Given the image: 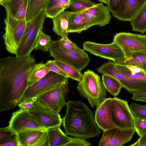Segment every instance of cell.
<instances>
[{
    "label": "cell",
    "instance_id": "obj_36",
    "mask_svg": "<svg viewBox=\"0 0 146 146\" xmlns=\"http://www.w3.org/2000/svg\"><path fill=\"white\" fill-rule=\"evenodd\" d=\"M59 41L62 45L65 48L75 52H85L81 49L74 43L68 38L65 39L61 38Z\"/></svg>",
    "mask_w": 146,
    "mask_h": 146
},
{
    "label": "cell",
    "instance_id": "obj_37",
    "mask_svg": "<svg viewBox=\"0 0 146 146\" xmlns=\"http://www.w3.org/2000/svg\"><path fill=\"white\" fill-rule=\"evenodd\" d=\"M92 144L86 139L80 137H72L71 140L65 146H90Z\"/></svg>",
    "mask_w": 146,
    "mask_h": 146
},
{
    "label": "cell",
    "instance_id": "obj_31",
    "mask_svg": "<svg viewBox=\"0 0 146 146\" xmlns=\"http://www.w3.org/2000/svg\"><path fill=\"white\" fill-rule=\"evenodd\" d=\"M96 4L90 0H71L68 9L72 11H78L86 10Z\"/></svg>",
    "mask_w": 146,
    "mask_h": 146
},
{
    "label": "cell",
    "instance_id": "obj_20",
    "mask_svg": "<svg viewBox=\"0 0 146 146\" xmlns=\"http://www.w3.org/2000/svg\"><path fill=\"white\" fill-rule=\"evenodd\" d=\"M85 10L68 11L69 33H80L87 30Z\"/></svg>",
    "mask_w": 146,
    "mask_h": 146
},
{
    "label": "cell",
    "instance_id": "obj_44",
    "mask_svg": "<svg viewBox=\"0 0 146 146\" xmlns=\"http://www.w3.org/2000/svg\"><path fill=\"white\" fill-rule=\"evenodd\" d=\"M62 0H47L44 9L46 12L56 5Z\"/></svg>",
    "mask_w": 146,
    "mask_h": 146
},
{
    "label": "cell",
    "instance_id": "obj_12",
    "mask_svg": "<svg viewBox=\"0 0 146 146\" xmlns=\"http://www.w3.org/2000/svg\"><path fill=\"white\" fill-rule=\"evenodd\" d=\"M9 123V128L16 133L24 130L48 129L27 110L21 108L13 113Z\"/></svg>",
    "mask_w": 146,
    "mask_h": 146
},
{
    "label": "cell",
    "instance_id": "obj_32",
    "mask_svg": "<svg viewBox=\"0 0 146 146\" xmlns=\"http://www.w3.org/2000/svg\"><path fill=\"white\" fill-rule=\"evenodd\" d=\"M24 0H7L0 3L5 9L6 13L15 17L20 6Z\"/></svg>",
    "mask_w": 146,
    "mask_h": 146
},
{
    "label": "cell",
    "instance_id": "obj_48",
    "mask_svg": "<svg viewBox=\"0 0 146 146\" xmlns=\"http://www.w3.org/2000/svg\"><path fill=\"white\" fill-rule=\"evenodd\" d=\"M6 0H0V3H3Z\"/></svg>",
    "mask_w": 146,
    "mask_h": 146
},
{
    "label": "cell",
    "instance_id": "obj_42",
    "mask_svg": "<svg viewBox=\"0 0 146 146\" xmlns=\"http://www.w3.org/2000/svg\"><path fill=\"white\" fill-rule=\"evenodd\" d=\"M122 0H110L109 5H107L110 12L112 14L117 11Z\"/></svg>",
    "mask_w": 146,
    "mask_h": 146
},
{
    "label": "cell",
    "instance_id": "obj_15",
    "mask_svg": "<svg viewBox=\"0 0 146 146\" xmlns=\"http://www.w3.org/2000/svg\"><path fill=\"white\" fill-rule=\"evenodd\" d=\"M27 110L47 129L60 126L62 123L59 113L34 102L33 105Z\"/></svg>",
    "mask_w": 146,
    "mask_h": 146
},
{
    "label": "cell",
    "instance_id": "obj_46",
    "mask_svg": "<svg viewBox=\"0 0 146 146\" xmlns=\"http://www.w3.org/2000/svg\"><path fill=\"white\" fill-rule=\"evenodd\" d=\"M33 104L34 102L29 101L19 103L18 105L20 108L27 110L30 108Z\"/></svg>",
    "mask_w": 146,
    "mask_h": 146
},
{
    "label": "cell",
    "instance_id": "obj_45",
    "mask_svg": "<svg viewBox=\"0 0 146 146\" xmlns=\"http://www.w3.org/2000/svg\"><path fill=\"white\" fill-rule=\"evenodd\" d=\"M129 146H146V134L140 137L138 140Z\"/></svg>",
    "mask_w": 146,
    "mask_h": 146
},
{
    "label": "cell",
    "instance_id": "obj_33",
    "mask_svg": "<svg viewBox=\"0 0 146 146\" xmlns=\"http://www.w3.org/2000/svg\"><path fill=\"white\" fill-rule=\"evenodd\" d=\"M71 0H62L55 7L45 12L46 17L52 19L59 13L68 9Z\"/></svg>",
    "mask_w": 146,
    "mask_h": 146
},
{
    "label": "cell",
    "instance_id": "obj_3",
    "mask_svg": "<svg viewBox=\"0 0 146 146\" xmlns=\"http://www.w3.org/2000/svg\"><path fill=\"white\" fill-rule=\"evenodd\" d=\"M77 89L92 107H97L106 98L107 92L100 77L92 70H88L84 72Z\"/></svg>",
    "mask_w": 146,
    "mask_h": 146
},
{
    "label": "cell",
    "instance_id": "obj_43",
    "mask_svg": "<svg viewBox=\"0 0 146 146\" xmlns=\"http://www.w3.org/2000/svg\"><path fill=\"white\" fill-rule=\"evenodd\" d=\"M131 99L136 101L146 102V92L133 94Z\"/></svg>",
    "mask_w": 146,
    "mask_h": 146
},
{
    "label": "cell",
    "instance_id": "obj_21",
    "mask_svg": "<svg viewBox=\"0 0 146 146\" xmlns=\"http://www.w3.org/2000/svg\"><path fill=\"white\" fill-rule=\"evenodd\" d=\"M53 31L63 39L68 38V11H65L52 19Z\"/></svg>",
    "mask_w": 146,
    "mask_h": 146
},
{
    "label": "cell",
    "instance_id": "obj_27",
    "mask_svg": "<svg viewBox=\"0 0 146 146\" xmlns=\"http://www.w3.org/2000/svg\"><path fill=\"white\" fill-rule=\"evenodd\" d=\"M47 0H28L25 16L27 21H29L42 9Z\"/></svg>",
    "mask_w": 146,
    "mask_h": 146
},
{
    "label": "cell",
    "instance_id": "obj_41",
    "mask_svg": "<svg viewBox=\"0 0 146 146\" xmlns=\"http://www.w3.org/2000/svg\"><path fill=\"white\" fill-rule=\"evenodd\" d=\"M0 146H19L17 135L0 141Z\"/></svg>",
    "mask_w": 146,
    "mask_h": 146
},
{
    "label": "cell",
    "instance_id": "obj_25",
    "mask_svg": "<svg viewBox=\"0 0 146 146\" xmlns=\"http://www.w3.org/2000/svg\"><path fill=\"white\" fill-rule=\"evenodd\" d=\"M51 71L45 65L39 63L35 64L32 68L29 75L28 83L31 85L44 77Z\"/></svg>",
    "mask_w": 146,
    "mask_h": 146
},
{
    "label": "cell",
    "instance_id": "obj_17",
    "mask_svg": "<svg viewBox=\"0 0 146 146\" xmlns=\"http://www.w3.org/2000/svg\"><path fill=\"white\" fill-rule=\"evenodd\" d=\"M46 130H29L17 133L19 146H49Z\"/></svg>",
    "mask_w": 146,
    "mask_h": 146
},
{
    "label": "cell",
    "instance_id": "obj_28",
    "mask_svg": "<svg viewBox=\"0 0 146 146\" xmlns=\"http://www.w3.org/2000/svg\"><path fill=\"white\" fill-rule=\"evenodd\" d=\"M53 61L68 75L69 78L79 82L81 81L83 74L81 72L71 66L60 60L54 59Z\"/></svg>",
    "mask_w": 146,
    "mask_h": 146
},
{
    "label": "cell",
    "instance_id": "obj_7",
    "mask_svg": "<svg viewBox=\"0 0 146 146\" xmlns=\"http://www.w3.org/2000/svg\"><path fill=\"white\" fill-rule=\"evenodd\" d=\"M68 84V82L59 84L41 94L32 101L59 113L66 104V100L69 92Z\"/></svg>",
    "mask_w": 146,
    "mask_h": 146
},
{
    "label": "cell",
    "instance_id": "obj_5",
    "mask_svg": "<svg viewBox=\"0 0 146 146\" xmlns=\"http://www.w3.org/2000/svg\"><path fill=\"white\" fill-rule=\"evenodd\" d=\"M27 21L24 19L18 20L6 13L4 20L5 33L3 35L7 52L15 55L25 29Z\"/></svg>",
    "mask_w": 146,
    "mask_h": 146
},
{
    "label": "cell",
    "instance_id": "obj_14",
    "mask_svg": "<svg viewBox=\"0 0 146 146\" xmlns=\"http://www.w3.org/2000/svg\"><path fill=\"white\" fill-rule=\"evenodd\" d=\"M134 128L115 127L104 131L99 146H121L130 141L135 133Z\"/></svg>",
    "mask_w": 146,
    "mask_h": 146
},
{
    "label": "cell",
    "instance_id": "obj_30",
    "mask_svg": "<svg viewBox=\"0 0 146 146\" xmlns=\"http://www.w3.org/2000/svg\"><path fill=\"white\" fill-rule=\"evenodd\" d=\"M52 40L50 36L45 34L42 31L38 37L35 49L44 52H49Z\"/></svg>",
    "mask_w": 146,
    "mask_h": 146
},
{
    "label": "cell",
    "instance_id": "obj_39",
    "mask_svg": "<svg viewBox=\"0 0 146 146\" xmlns=\"http://www.w3.org/2000/svg\"><path fill=\"white\" fill-rule=\"evenodd\" d=\"M28 0H24L19 8L15 17L18 20L25 19Z\"/></svg>",
    "mask_w": 146,
    "mask_h": 146
},
{
    "label": "cell",
    "instance_id": "obj_1",
    "mask_svg": "<svg viewBox=\"0 0 146 146\" xmlns=\"http://www.w3.org/2000/svg\"><path fill=\"white\" fill-rule=\"evenodd\" d=\"M36 64L32 55L0 59V112L17 105L28 86L31 71Z\"/></svg>",
    "mask_w": 146,
    "mask_h": 146
},
{
    "label": "cell",
    "instance_id": "obj_10",
    "mask_svg": "<svg viewBox=\"0 0 146 146\" xmlns=\"http://www.w3.org/2000/svg\"><path fill=\"white\" fill-rule=\"evenodd\" d=\"M113 41L122 49L125 58L136 52L146 51V35L120 32L115 35Z\"/></svg>",
    "mask_w": 146,
    "mask_h": 146
},
{
    "label": "cell",
    "instance_id": "obj_34",
    "mask_svg": "<svg viewBox=\"0 0 146 146\" xmlns=\"http://www.w3.org/2000/svg\"><path fill=\"white\" fill-rule=\"evenodd\" d=\"M129 106L134 118L146 120V105H141L132 102Z\"/></svg>",
    "mask_w": 146,
    "mask_h": 146
},
{
    "label": "cell",
    "instance_id": "obj_13",
    "mask_svg": "<svg viewBox=\"0 0 146 146\" xmlns=\"http://www.w3.org/2000/svg\"><path fill=\"white\" fill-rule=\"evenodd\" d=\"M83 48L90 53L101 57L117 62L125 58L123 51L115 42L101 44L87 41L83 44Z\"/></svg>",
    "mask_w": 146,
    "mask_h": 146
},
{
    "label": "cell",
    "instance_id": "obj_18",
    "mask_svg": "<svg viewBox=\"0 0 146 146\" xmlns=\"http://www.w3.org/2000/svg\"><path fill=\"white\" fill-rule=\"evenodd\" d=\"M146 0H122L113 16L122 21H130L145 6Z\"/></svg>",
    "mask_w": 146,
    "mask_h": 146
},
{
    "label": "cell",
    "instance_id": "obj_11",
    "mask_svg": "<svg viewBox=\"0 0 146 146\" xmlns=\"http://www.w3.org/2000/svg\"><path fill=\"white\" fill-rule=\"evenodd\" d=\"M111 114L112 120L116 127L134 128V117L126 100L116 97L112 98Z\"/></svg>",
    "mask_w": 146,
    "mask_h": 146
},
{
    "label": "cell",
    "instance_id": "obj_2",
    "mask_svg": "<svg viewBox=\"0 0 146 146\" xmlns=\"http://www.w3.org/2000/svg\"><path fill=\"white\" fill-rule=\"evenodd\" d=\"M66 106V112L62 123L66 135L86 139L100 135L93 113L85 104L68 100Z\"/></svg>",
    "mask_w": 146,
    "mask_h": 146
},
{
    "label": "cell",
    "instance_id": "obj_16",
    "mask_svg": "<svg viewBox=\"0 0 146 146\" xmlns=\"http://www.w3.org/2000/svg\"><path fill=\"white\" fill-rule=\"evenodd\" d=\"M87 29L94 26L102 27L109 24L111 18L107 5L103 3L96 4L85 10Z\"/></svg>",
    "mask_w": 146,
    "mask_h": 146
},
{
    "label": "cell",
    "instance_id": "obj_29",
    "mask_svg": "<svg viewBox=\"0 0 146 146\" xmlns=\"http://www.w3.org/2000/svg\"><path fill=\"white\" fill-rule=\"evenodd\" d=\"M115 65L122 73L128 77L136 80L146 82V73L144 72L133 71L126 66L115 63Z\"/></svg>",
    "mask_w": 146,
    "mask_h": 146
},
{
    "label": "cell",
    "instance_id": "obj_40",
    "mask_svg": "<svg viewBox=\"0 0 146 146\" xmlns=\"http://www.w3.org/2000/svg\"><path fill=\"white\" fill-rule=\"evenodd\" d=\"M16 135V133L10 130L8 127L0 128V141Z\"/></svg>",
    "mask_w": 146,
    "mask_h": 146
},
{
    "label": "cell",
    "instance_id": "obj_6",
    "mask_svg": "<svg viewBox=\"0 0 146 146\" xmlns=\"http://www.w3.org/2000/svg\"><path fill=\"white\" fill-rule=\"evenodd\" d=\"M49 52L54 59L60 60L81 72L88 65L91 60L85 52H75L63 47L59 40H52Z\"/></svg>",
    "mask_w": 146,
    "mask_h": 146
},
{
    "label": "cell",
    "instance_id": "obj_19",
    "mask_svg": "<svg viewBox=\"0 0 146 146\" xmlns=\"http://www.w3.org/2000/svg\"><path fill=\"white\" fill-rule=\"evenodd\" d=\"M112 98H106L98 107L95 112V122L103 131L116 127L111 119V105Z\"/></svg>",
    "mask_w": 146,
    "mask_h": 146
},
{
    "label": "cell",
    "instance_id": "obj_23",
    "mask_svg": "<svg viewBox=\"0 0 146 146\" xmlns=\"http://www.w3.org/2000/svg\"><path fill=\"white\" fill-rule=\"evenodd\" d=\"M115 62L119 64L140 68L146 73V51L136 52L128 58Z\"/></svg>",
    "mask_w": 146,
    "mask_h": 146
},
{
    "label": "cell",
    "instance_id": "obj_4",
    "mask_svg": "<svg viewBox=\"0 0 146 146\" xmlns=\"http://www.w3.org/2000/svg\"><path fill=\"white\" fill-rule=\"evenodd\" d=\"M46 17L44 9H42L31 19L27 22L25 31L16 56L23 57L30 54L35 48L38 35L42 31Z\"/></svg>",
    "mask_w": 146,
    "mask_h": 146
},
{
    "label": "cell",
    "instance_id": "obj_47",
    "mask_svg": "<svg viewBox=\"0 0 146 146\" xmlns=\"http://www.w3.org/2000/svg\"><path fill=\"white\" fill-rule=\"evenodd\" d=\"M99 1L103 2L107 4L108 5L109 3L110 0H97Z\"/></svg>",
    "mask_w": 146,
    "mask_h": 146
},
{
    "label": "cell",
    "instance_id": "obj_8",
    "mask_svg": "<svg viewBox=\"0 0 146 146\" xmlns=\"http://www.w3.org/2000/svg\"><path fill=\"white\" fill-rule=\"evenodd\" d=\"M68 78L51 71L38 81L28 85L19 104L32 101L41 94L59 84L68 82Z\"/></svg>",
    "mask_w": 146,
    "mask_h": 146
},
{
    "label": "cell",
    "instance_id": "obj_22",
    "mask_svg": "<svg viewBox=\"0 0 146 146\" xmlns=\"http://www.w3.org/2000/svg\"><path fill=\"white\" fill-rule=\"evenodd\" d=\"M60 126L51 127L46 130L49 146H65L71 140L61 129Z\"/></svg>",
    "mask_w": 146,
    "mask_h": 146
},
{
    "label": "cell",
    "instance_id": "obj_24",
    "mask_svg": "<svg viewBox=\"0 0 146 146\" xmlns=\"http://www.w3.org/2000/svg\"><path fill=\"white\" fill-rule=\"evenodd\" d=\"M102 82L106 90L114 97L118 96L122 86L117 80L108 75L102 74Z\"/></svg>",
    "mask_w": 146,
    "mask_h": 146
},
{
    "label": "cell",
    "instance_id": "obj_38",
    "mask_svg": "<svg viewBox=\"0 0 146 146\" xmlns=\"http://www.w3.org/2000/svg\"><path fill=\"white\" fill-rule=\"evenodd\" d=\"M45 65L51 71L63 75L66 77L69 78L68 75L58 65L54 63L53 60L48 61L45 64Z\"/></svg>",
    "mask_w": 146,
    "mask_h": 146
},
{
    "label": "cell",
    "instance_id": "obj_9",
    "mask_svg": "<svg viewBox=\"0 0 146 146\" xmlns=\"http://www.w3.org/2000/svg\"><path fill=\"white\" fill-rule=\"evenodd\" d=\"M97 71L101 74L114 78L123 88L132 94L146 92V82L133 79L125 75L116 67L114 61H109L97 68Z\"/></svg>",
    "mask_w": 146,
    "mask_h": 146
},
{
    "label": "cell",
    "instance_id": "obj_26",
    "mask_svg": "<svg viewBox=\"0 0 146 146\" xmlns=\"http://www.w3.org/2000/svg\"><path fill=\"white\" fill-rule=\"evenodd\" d=\"M132 30L144 34L146 32V6L130 21Z\"/></svg>",
    "mask_w": 146,
    "mask_h": 146
},
{
    "label": "cell",
    "instance_id": "obj_35",
    "mask_svg": "<svg viewBox=\"0 0 146 146\" xmlns=\"http://www.w3.org/2000/svg\"><path fill=\"white\" fill-rule=\"evenodd\" d=\"M134 129L139 136L146 134V120L134 118Z\"/></svg>",
    "mask_w": 146,
    "mask_h": 146
}]
</instances>
